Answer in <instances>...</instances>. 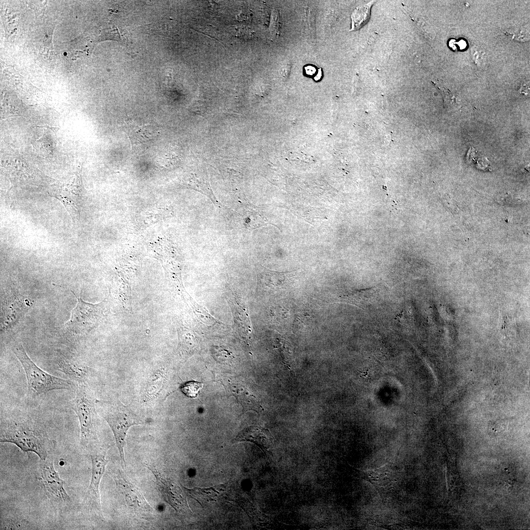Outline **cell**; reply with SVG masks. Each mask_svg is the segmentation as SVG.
Instances as JSON below:
<instances>
[{
	"instance_id": "6da1fadb",
	"label": "cell",
	"mask_w": 530,
	"mask_h": 530,
	"mask_svg": "<svg viewBox=\"0 0 530 530\" xmlns=\"http://www.w3.org/2000/svg\"><path fill=\"white\" fill-rule=\"evenodd\" d=\"M0 441L13 444L24 452H34L42 461L47 459L55 446L41 423L21 412L1 420Z\"/></svg>"
},
{
	"instance_id": "7a4b0ae2",
	"label": "cell",
	"mask_w": 530,
	"mask_h": 530,
	"mask_svg": "<svg viewBox=\"0 0 530 530\" xmlns=\"http://www.w3.org/2000/svg\"><path fill=\"white\" fill-rule=\"evenodd\" d=\"M12 350L25 371L29 397L35 398L53 390H70L73 388L71 381L51 375L36 365L21 343H15Z\"/></svg>"
},
{
	"instance_id": "3957f363",
	"label": "cell",
	"mask_w": 530,
	"mask_h": 530,
	"mask_svg": "<svg viewBox=\"0 0 530 530\" xmlns=\"http://www.w3.org/2000/svg\"><path fill=\"white\" fill-rule=\"evenodd\" d=\"M96 410L111 428L116 441L122 464L126 466L124 447L129 429L132 425L142 424L141 421L128 407L119 400H96Z\"/></svg>"
},
{
	"instance_id": "277c9868",
	"label": "cell",
	"mask_w": 530,
	"mask_h": 530,
	"mask_svg": "<svg viewBox=\"0 0 530 530\" xmlns=\"http://www.w3.org/2000/svg\"><path fill=\"white\" fill-rule=\"evenodd\" d=\"M95 405L86 387L78 383L72 407L79 420L80 444L83 448L87 446L95 435Z\"/></svg>"
},
{
	"instance_id": "5b68a950",
	"label": "cell",
	"mask_w": 530,
	"mask_h": 530,
	"mask_svg": "<svg viewBox=\"0 0 530 530\" xmlns=\"http://www.w3.org/2000/svg\"><path fill=\"white\" fill-rule=\"evenodd\" d=\"M72 310L70 319L65 323L66 328L76 334L88 332L97 326L103 316V304H91L84 301L80 295Z\"/></svg>"
},
{
	"instance_id": "8992f818",
	"label": "cell",
	"mask_w": 530,
	"mask_h": 530,
	"mask_svg": "<svg viewBox=\"0 0 530 530\" xmlns=\"http://www.w3.org/2000/svg\"><path fill=\"white\" fill-rule=\"evenodd\" d=\"M82 192L80 178L75 175L66 182L56 185L49 194L60 201L73 222L77 223L80 219L82 205Z\"/></svg>"
},
{
	"instance_id": "52a82bcc",
	"label": "cell",
	"mask_w": 530,
	"mask_h": 530,
	"mask_svg": "<svg viewBox=\"0 0 530 530\" xmlns=\"http://www.w3.org/2000/svg\"><path fill=\"white\" fill-rule=\"evenodd\" d=\"M29 307V301L18 291L8 290L1 298V329H8L17 323Z\"/></svg>"
},
{
	"instance_id": "ba28073f",
	"label": "cell",
	"mask_w": 530,
	"mask_h": 530,
	"mask_svg": "<svg viewBox=\"0 0 530 530\" xmlns=\"http://www.w3.org/2000/svg\"><path fill=\"white\" fill-rule=\"evenodd\" d=\"M145 465L154 476L157 487L164 500L177 511L189 509L186 500L183 495V491L180 486L171 479L166 477L155 467Z\"/></svg>"
},
{
	"instance_id": "9c48e42d",
	"label": "cell",
	"mask_w": 530,
	"mask_h": 530,
	"mask_svg": "<svg viewBox=\"0 0 530 530\" xmlns=\"http://www.w3.org/2000/svg\"><path fill=\"white\" fill-rule=\"evenodd\" d=\"M113 477L128 507L142 514L153 511L152 507L146 501L139 489L129 481L121 471L118 470Z\"/></svg>"
},
{
	"instance_id": "30bf717a",
	"label": "cell",
	"mask_w": 530,
	"mask_h": 530,
	"mask_svg": "<svg viewBox=\"0 0 530 530\" xmlns=\"http://www.w3.org/2000/svg\"><path fill=\"white\" fill-rule=\"evenodd\" d=\"M40 479L46 492L55 499L63 502L70 501L64 485L65 482L55 470L53 462L46 459L40 466Z\"/></svg>"
},
{
	"instance_id": "8fae6325",
	"label": "cell",
	"mask_w": 530,
	"mask_h": 530,
	"mask_svg": "<svg viewBox=\"0 0 530 530\" xmlns=\"http://www.w3.org/2000/svg\"><path fill=\"white\" fill-rule=\"evenodd\" d=\"M92 463V473L87 493L98 506H100L99 486L104 474L108 461L102 454L90 455Z\"/></svg>"
},
{
	"instance_id": "7c38bea8",
	"label": "cell",
	"mask_w": 530,
	"mask_h": 530,
	"mask_svg": "<svg viewBox=\"0 0 530 530\" xmlns=\"http://www.w3.org/2000/svg\"><path fill=\"white\" fill-rule=\"evenodd\" d=\"M363 478L377 486L386 487L393 480L394 471L385 465L378 468L362 472Z\"/></svg>"
},
{
	"instance_id": "4fadbf2b",
	"label": "cell",
	"mask_w": 530,
	"mask_h": 530,
	"mask_svg": "<svg viewBox=\"0 0 530 530\" xmlns=\"http://www.w3.org/2000/svg\"><path fill=\"white\" fill-rule=\"evenodd\" d=\"M229 389L232 395L242 405L245 411L250 410L258 412L262 409L256 398L241 385L232 384Z\"/></svg>"
},
{
	"instance_id": "5bb4252c",
	"label": "cell",
	"mask_w": 530,
	"mask_h": 530,
	"mask_svg": "<svg viewBox=\"0 0 530 530\" xmlns=\"http://www.w3.org/2000/svg\"><path fill=\"white\" fill-rule=\"evenodd\" d=\"M261 279L262 283L272 289H286L291 285L294 276V271H268Z\"/></svg>"
},
{
	"instance_id": "9a60e30c",
	"label": "cell",
	"mask_w": 530,
	"mask_h": 530,
	"mask_svg": "<svg viewBox=\"0 0 530 530\" xmlns=\"http://www.w3.org/2000/svg\"><path fill=\"white\" fill-rule=\"evenodd\" d=\"M267 430L250 427L240 431L235 439L236 442L249 441L255 443L261 449H266Z\"/></svg>"
},
{
	"instance_id": "2e32d148",
	"label": "cell",
	"mask_w": 530,
	"mask_h": 530,
	"mask_svg": "<svg viewBox=\"0 0 530 530\" xmlns=\"http://www.w3.org/2000/svg\"><path fill=\"white\" fill-rule=\"evenodd\" d=\"M233 314L239 332L244 337H250L252 326L246 310L240 305L235 304L233 308Z\"/></svg>"
},
{
	"instance_id": "e0dca14e",
	"label": "cell",
	"mask_w": 530,
	"mask_h": 530,
	"mask_svg": "<svg viewBox=\"0 0 530 530\" xmlns=\"http://www.w3.org/2000/svg\"><path fill=\"white\" fill-rule=\"evenodd\" d=\"M126 130L132 143H143L151 140L152 134L145 126H140L133 121L126 122Z\"/></svg>"
},
{
	"instance_id": "ac0fdd59",
	"label": "cell",
	"mask_w": 530,
	"mask_h": 530,
	"mask_svg": "<svg viewBox=\"0 0 530 530\" xmlns=\"http://www.w3.org/2000/svg\"><path fill=\"white\" fill-rule=\"evenodd\" d=\"M59 367L62 371L73 380L79 382V383H83L86 376L85 367L77 362L66 360L61 361L59 364Z\"/></svg>"
},
{
	"instance_id": "d6986e66",
	"label": "cell",
	"mask_w": 530,
	"mask_h": 530,
	"mask_svg": "<svg viewBox=\"0 0 530 530\" xmlns=\"http://www.w3.org/2000/svg\"><path fill=\"white\" fill-rule=\"evenodd\" d=\"M372 4L373 1L370 2L364 5L357 7L354 11L351 16L352 30L359 29L367 23L370 18L371 8Z\"/></svg>"
},
{
	"instance_id": "ffe728a7",
	"label": "cell",
	"mask_w": 530,
	"mask_h": 530,
	"mask_svg": "<svg viewBox=\"0 0 530 530\" xmlns=\"http://www.w3.org/2000/svg\"><path fill=\"white\" fill-rule=\"evenodd\" d=\"M216 487L217 486H215L214 487H210L208 488H201L198 487L192 489H188L185 487V488L192 498L200 503L202 499V500H207V501L212 500L213 498L216 496L215 492H218L216 491Z\"/></svg>"
},
{
	"instance_id": "44dd1931",
	"label": "cell",
	"mask_w": 530,
	"mask_h": 530,
	"mask_svg": "<svg viewBox=\"0 0 530 530\" xmlns=\"http://www.w3.org/2000/svg\"><path fill=\"white\" fill-rule=\"evenodd\" d=\"M203 388V383L197 381H188L180 387L181 391L187 397L196 398Z\"/></svg>"
},
{
	"instance_id": "7402d4cb",
	"label": "cell",
	"mask_w": 530,
	"mask_h": 530,
	"mask_svg": "<svg viewBox=\"0 0 530 530\" xmlns=\"http://www.w3.org/2000/svg\"><path fill=\"white\" fill-rule=\"evenodd\" d=\"M214 352L215 357L218 358L220 361L225 362L231 359L232 354L227 350L219 348L216 349Z\"/></svg>"
}]
</instances>
